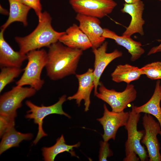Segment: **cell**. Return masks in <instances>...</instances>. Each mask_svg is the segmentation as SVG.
Listing matches in <instances>:
<instances>
[{"label":"cell","mask_w":161,"mask_h":161,"mask_svg":"<svg viewBox=\"0 0 161 161\" xmlns=\"http://www.w3.org/2000/svg\"><path fill=\"white\" fill-rule=\"evenodd\" d=\"M144 134L141 143L145 145L149 161H161L160 145L157 135L161 134V128L158 122L151 115L145 113L142 117Z\"/></svg>","instance_id":"8"},{"label":"cell","mask_w":161,"mask_h":161,"mask_svg":"<svg viewBox=\"0 0 161 161\" xmlns=\"http://www.w3.org/2000/svg\"><path fill=\"white\" fill-rule=\"evenodd\" d=\"M66 95H63L60 98L57 102L49 106L42 105L39 106L30 101H26V104L29 108L30 110L25 115V117L29 119H33L34 123L38 125V133L33 142V144H36L41 138L47 135L42 128L43 120L46 116L51 114H55L64 115L69 118H71V117L65 113L62 109V105L66 100Z\"/></svg>","instance_id":"6"},{"label":"cell","mask_w":161,"mask_h":161,"mask_svg":"<svg viewBox=\"0 0 161 161\" xmlns=\"http://www.w3.org/2000/svg\"><path fill=\"white\" fill-rule=\"evenodd\" d=\"M15 117L0 115V136L2 137L9 129L14 126Z\"/></svg>","instance_id":"25"},{"label":"cell","mask_w":161,"mask_h":161,"mask_svg":"<svg viewBox=\"0 0 161 161\" xmlns=\"http://www.w3.org/2000/svg\"><path fill=\"white\" fill-rule=\"evenodd\" d=\"M100 148L99 153V160L107 161V158L113 154V152L109 148L108 141H100Z\"/></svg>","instance_id":"26"},{"label":"cell","mask_w":161,"mask_h":161,"mask_svg":"<svg viewBox=\"0 0 161 161\" xmlns=\"http://www.w3.org/2000/svg\"><path fill=\"white\" fill-rule=\"evenodd\" d=\"M103 37L114 40L118 45L127 50L131 55L130 60L134 61L140 58L145 52L141 43L133 40L131 37L118 35L114 32L107 28H103Z\"/></svg>","instance_id":"17"},{"label":"cell","mask_w":161,"mask_h":161,"mask_svg":"<svg viewBox=\"0 0 161 161\" xmlns=\"http://www.w3.org/2000/svg\"><path fill=\"white\" fill-rule=\"evenodd\" d=\"M77 13L102 18L111 13L117 5L114 0H69Z\"/></svg>","instance_id":"9"},{"label":"cell","mask_w":161,"mask_h":161,"mask_svg":"<svg viewBox=\"0 0 161 161\" xmlns=\"http://www.w3.org/2000/svg\"><path fill=\"white\" fill-rule=\"evenodd\" d=\"M23 70L20 67H1L0 73V92L5 86L18 77Z\"/></svg>","instance_id":"23"},{"label":"cell","mask_w":161,"mask_h":161,"mask_svg":"<svg viewBox=\"0 0 161 161\" xmlns=\"http://www.w3.org/2000/svg\"><path fill=\"white\" fill-rule=\"evenodd\" d=\"M27 64L20 78L16 82V85H29L36 91L40 90L44 83L41 75L47 62V52L44 49L32 50L27 54Z\"/></svg>","instance_id":"4"},{"label":"cell","mask_w":161,"mask_h":161,"mask_svg":"<svg viewBox=\"0 0 161 161\" xmlns=\"http://www.w3.org/2000/svg\"><path fill=\"white\" fill-rule=\"evenodd\" d=\"M45 66L47 76L56 80L76 74L83 51L67 47L59 41L49 47Z\"/></svg>","instance_id":"1"},{"label":"cell","mask_w":161,"mask_h":161,"mask_svg":"<svg viewBox=\"0 0 161 161\" xmlns=\"http://www.w3.org/2000/svg\"><path fill=\"white\" fill-rule=\"evenodd\" d=\"M141 0H124L125 3H133Z\"/></svg>","instance_id":"30"},{"label":"cell","mask_w":161,"mask_h":161,"mask_svg":"<svg viewBox=\"0 0 161 161\" xmlns=\"http://www.w3.org/2000/svg\"><path fill=\"white\" fill-rule=\"evenodd\" d=\"M75 18L79 22L80 28L91 41L92 49L100 47L106 38L103 37V28L99 18L78 13Z\"/></svg>","instance_id":"13"},{"label":"cell","mask_w":161,"mask_h":161,"mask_svg":"<svg viewBox=\"0 0 161 161\" xmlns=\"http://www.w3.org/2000/svg\"><path fill=\"white\" fill-rule=\"evenodd\" d=\"M80 145V143L78 142L73 145L67 144L64 135L58 138L55 143L49 147H44L42 149V155L44 159L46 161H53L56 157L58 154L64 152H69L72 156L78 157L74 151V148H78Z\"/></svg>","instance_id":"20"},{"label":"cell","mask_w":161,"mask_h":161,"mask_svg":"<svg viewBox=\"0 0 161 161\" xmlns=\"http://www.w3.org/2000/svg\"><path fill=\"white\" fill-rule=\"evenodd\" d=\"M99 86L98 92L95 96L108 104L113 112H119L124 111L128 105L137 97V92L133 84H127L125 89L122 92L108 89L101 82Z\"/></svg>","instance_id":"5"},{"label":"cell","mask_w":161,"mask_h":161,"mask_svg":"<svg viewBox=\"0 0 161 161\" xmlns=\"http://www.w3.org/2000/svg\"><path fill=\"white\" fill-rule=\"evenodd\" d=\"M93 69L89 68L85 73L80 74H76L78 82V87L76 92L73 95L68 97L69 100H75L78 106L81 101H84V111L86 112L89 110L91 103L90 95L94 88Z\"/></svg>","instance_id":"14"},{"label":"cell","mask_w":161,"mask_h":161,"mask_svg":"<svg viewBox=\"0 0 161 161\" xmlns=\"http://www.w3.org/2000/svg\"><path fill=\"white\" fill-rule=\"evenodd\" d=\"M160 81L158 80L156 83L154 93L150 99L145 104L139 106H132L134 111L137 113L143 112L153 115L158 120L161 128V91ZM160 135L161 136V133Z\"/></svg>","instance_id":"18"},{"label":"cell","mask_w":161,"mask_h":161,"mask_svg":"<svg viewBox=\"0 0 161 161\" xmlns=\"http://www.w3.org/2000/svg\"><path fill=\"white\" fill-rule=\"evenodd\" d=\"M144 4L141 0L136 2L123 4L121 11L126 13L131 16V19L129 25L126 27L122 35L131 37L133 34L138 33L141 36L144 35L143 26L145 21L143 18L144 9Z\"/></svg>","instance_id":"12"},{"label":"cell","mask_w":161,"mask_h":161,"mask_svg":"<svg viewBox=\"0 0 161 161\" xmlns=\"http://www.w3.org/2000/svg\"><path fill=\"white\" fill-rule=\"evenodd\" d=\"M10 5L9 17L6 22L1 26V30H5L12 23L18 21L24 26L28 25L27 16L31 9L23 3L21 0H8Z\"/></svg>","instance_id":"19"},{"label":"cell","mask_w":161,"mask_h":161,"mask_svg":"<svg viewBox=\"0 0 161 161\" xmlns=\"http://www.w3.org/2000/svg\"><path fill=\"white\" fill-rule=\"evenodd\" d=\"M0 143V154L13 147L18 146L23 140H30L33 137L31 133L24 134L17 131L13 127L7 130L2 136Z\"/></svg>","instance_id":"22"},{"label":"cell","mask_w":161,"mask_h":161,"mask_svg":"<svg viewBox=\"0 0 161 161\" xmlns=\"http://www.w3.org/2000/svg\"><path fill=\"white\" fill-rule=\"evenodd\" d=\"M129 116L125 127L127 132V139L125 144L126 157L124 161H141L148 159L147 151L141 143V140L144 134V130L138 131V123L140 116V113L136 112L133 106L131 111H129Z\"/></svg>","instance_id":"3"},{"label":"cell","mask_w":161,"mask_h":161,"mask_svg":"<svg viewBox=\"0 0 161 161\" xmlns=\"http://www.w3.org/2000/svg\"><path fill=\"white\" fill-rule=\"evenodd\" d=\"M103 116L97 119L102 125L104 133L102 135L103 141L114 140L118 129L125 125L129 117V113L124 111L118 112L109 110L106 105H103Z\"/></svg>","instance_id":"10"},{"label":"cell","mask_w":161,"mask_h":161,"mask_svg":"<svg viewBox=\"0 0 161 161\" xmlns=\"http://www.w3.org/2000/svg\"><path fill=\"white\" fill-rule=\"evenodd\" d=\"M4 32L1 30L0 32V66L20 67L27 59V55L12 49L5 40Z\"/></svg>","instance_id":"16"},{"label":"cell","mask_w":161,"mask_h":161,"mask_svg":"<svg viewBox=\"0 0 161 161\" xmlns=\"http://www.w3.org/2000/svg\"><path fill=\"white\" fill-rule=\"evenodd\" d=\"M161 52V43L158 46L152 47L148 52L147 55Z\"/></svg>","instance_id":"28"},{"label":"cell","mask_w":161,"mask_h":161,"mask_svg":"<svg viewBox=\"0 0 161 161\" xmlns=\"http://www.w3.org/2000/svg\"><path fill=\"white\" fill-rule=\"evenodd\" d=\"M0 7L1 13L6 15L8 14V12L7 10L3 8L1 5H0Z\"/></svg>","instance_id":"29"},{"label":"cell","mask_w":161,"mask_h":161,"mask_svg":"<svg viewBox=\"0 0 161 161\" xmlns=\"http://www.w3.org/2000/svg\"><path fill=\"white\" fill-rule=\"evenodd\" d=\"M141 74L145 75L152 80L161 79V62L156 61L147 64L139 68Z\"/></svg>","instance_id":"24"},{"label":"cell","mask_w":161,"mask_h":161,"mask_svg":"<svg viewBox=\"0 0 161 161\" xmlns=\"http://www.w3.org/2000/svg\"><path fill=\"white\" fill-rule=\"evenodd\" d=\"M141 75L138 67L126 64L117 65L111 73V76L112 80L114 82H124L128 84L138 80Z\"/></svg>","instance_id":"21"},{"label":"cell","mask_w":161,"mask_h":161,"mask_svg":"<svg viewBox=\"0 0 161 161\" xmlns=\"http://www.w3.org/2000/svg\"><path fill=\"white\" fill-rule=\"evenodd\" d=\"M36 90L30 87L16 85L5 92L0 97V115L16 117L17 110L22 106V102L26 98L33 96Z\"/></svg>","instance_id":"7"},{"label":"cell","mask_w":161,"mask_h":161,"mask_svg":"<svg viewBox=\"0 0 161 161\" xmlns=\"http://www.w3.org/2000/svg\"><path fill=\"white\" fill-rule=\"evenodd\" d=\"M58 41L69 47L83 51L92 48V47L89 38L75 24L66 29Z\"/></svg>","instance_id":"15"},{"label":"cell","mask_w":161,"mask_h":161,"mask_svg":"<svg viewBox=\"0 0 161 161\" xmlns=\"http://www.w3.org/2000/svg\"><path fill=\"white\" fill-rule=\"evenodd\" d=\"M108 43L104 41L99 47L92 49L95 56L93 75L94 84V95L98 92L100 77L106 66L115 59L122 56V52L117 49L113 52H107Z\"/></svg>","instance_id":"11"},{"label":"cell","mask_w":161,"mask_h":161,"mask_svg":"<svg viewBox=\"0 0 161 161\" xmlns=\"http://www.w3.org/2000/svg\"><path fill=\"white\" fill-rule=\"evenodd\" d=\"M159 0L161 1V0Z\"/></svg>","instance_id":"32"},{"label":"cell","mask_w":161,"mask_h":161,"mask_svg":"<svg viewBox=\"0 0 161 161\" xmlns=\"http://www.w3.org/2000/svg\"><path fill=\"white\" fill-rule=\"evenodd\" d=\"M25 5L32 9L38 17V20L41 19L42 14V6L40 0H21Z\"/></svg>","instance_id":"27"},{"label":"cell","mask_w":161,"mask_h":161,"mask_svg":"<svg viewBox=\"0 0 161 161\" xmlns=\"http://www.w3.org/2000/svg\"><path fill=\"white\" fill-rule=\"evenodd\" d=\"M52 18L46 11L42 13L38 24L35 29L29 35L23 37H16L15 40L19 47V51L26 54L32 50L44 47H49L58 41L65 32L55 30L52 24Z\"/></svg>","instance_id":"2"},{"label":"cell","mask_w":161,"mask_h":161,"mask_svg":"<svg viewBox=\"0 0 161 161\" xmlns=\"http://www.w3.org/2000/svg\"><path fill=\"white\" fill-rule=\"evenodd\" d=\"M160 89H161V85H160Z\"/></svg>","instance_id":"31"}]
</instances>
